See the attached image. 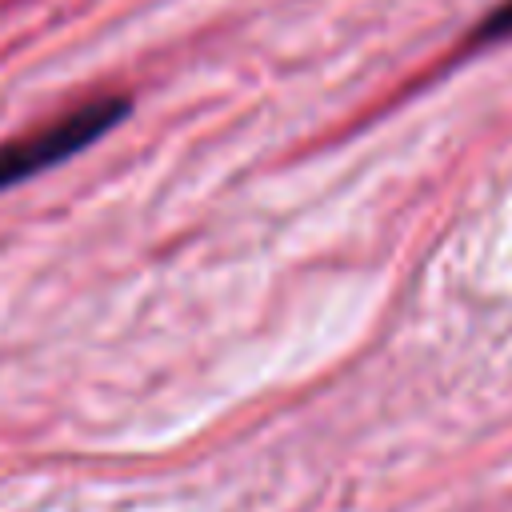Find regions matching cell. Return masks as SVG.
I'll return each instance as SVG.
<instances>
[{"mask_svg": "<svg viewBox=\"0 0 512 512\" xmlns=\"http://www.w3.org/2000/svg\"><path fill=\"white\" fill-rule=\"evenodd\" d=\"M128 96H100V100H88L72 112H64L60 120L20 136V140H8L0 144V192L76 156L80 148H88L92 140H100L108 128H116L124 116H128Z\"/></svg>", "mask_w": 512, "mask_h": 512, "instance_id": "6da1fadb", "label": "cell"}, {"mask_svg": "<svg viewBox=\"0 0 512 512\" xmlns=\"http://www.w3.org/2000/svg\"><path fill=\"white\" fill-rule=\"evenodd\" d=\"M508 32H512V0H508L500 12H492V20H488L484 36H508Z\"/></svg>", "mask_w": 512, "mask_h": 512, "instance_id": "7a4b0ae2", "label": "cell"}]
</instances>
